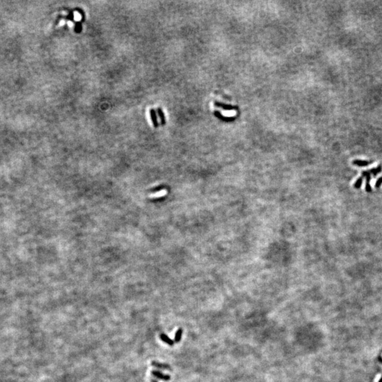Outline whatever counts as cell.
<instances>
[{
	"mask_svg": "<svg viewBox=\"0 0 382 382\" xmlns=\"http://www.w3.org/2000/svg\"><path fill=\"white\" fill-rule=\"evenodd\" d=\"M167 192H168L167 190H165V189H163V190L158 191V192H155V193L151 194V195H150V197H152V198H159V197H163V196L166 195V194H167Z\"/></svg>",
	"mask_w": 382,
	"mask_h": 382,
	"instance_id": "obj_7",
	"label": "cell"
},
{
	"mask_svg": "<svg viewBox=\"0 0 382 382\" xmlns=\"http://www.w3.org/2000/svg\"><path fill=\"white\" fill-rule=\"evenodd\" d=\"M362 178H366V177L369 176V175H371V173L370 172H369V171H364L362 172Z\"/></svg>",
	"mask_w": 382,
	"mask_h": 382,
	"instance_id": "obj_15",
	"label": "cell"
},
{
	"mask_svg": "<svg viewBox=\"0 0 382 382\" xmlns=\"http://www.w3.org/2000/svg\"><path fill=\"white\" fill-rule=\"evenodd\" d=\"M365 190L366 192H371V191H372V188H371V186L370 184H369V183H366Z\"/></svg>",
	"mask_w": 382,
	"mask_h": 382,
	"instance_id": "obj_14",
	"label": "cell"
},
{
	"mask_svg": "<svg viewBox=\"0 0 382 382\" xmlns=\"http://www.w3.org/2000/svg\"><path fill=\"white\" fill-rule=\"evenodd\" d=\"M156 111H157L158 115H159V118H160V120H161V125H166V118H165L164 113H163L162 109H161V108H158L157 110H156Z\"/></svg>",
	"mask_w": 382,
	"mask_h": 382,
	"instance_id": "obj_8",
	"label": "cell"
},
{
	"mask_svg": "<svg viewBox=\"0 0 382 382\" xmlns=\"http://www.w3.org/2000/svg\"><path fill=\"white\" fill-rule=\"evenodd\" d=\"M151 365L154 367L158 368V369H164V370H169L171 371V368L168 364H163V363H160L158 362H156V361H153L151 362Z\"/></svg>",
	"mask_w": 382,
	"mask_h": 382,
	"instance_id": "obj_3",
	"label": "cell"
},
{
	"mask_svg": "<svg viewBox=\"0 0 382 382\" xmlns=\"http://www.w3.org/2000/svg\"><path fill=\"white\" fill-rule=\"evenodd\" d=\"M214 115H215V116H216L217 117V118H219L220 119H222V120H225V121H231V120H229V118H225V117H224L223 116H222V115L220 114L219 112L215 111V112H214Z\"/></svg>",
	"mask_w": 382,
	"mask_h": 382,
	"instance_id": "obj_12",
	"label": "cell"
},
{
	"mask_svg": "<svg viewBox=\"0 0 382 382\" xmlns=\"http://www.w3.org/2000/svg\"><path fill=\"white\" fill-rule=\"evenodd\" d=\"M372 161H366V160H359L355 159L352 161V164L354 166H358V167H364V166H368Z\"/></svg>",
	"mask_w": 382,
	"mask_h": 382,
	"instance_id": "obj_4",
	"label": "cell"
},
{
	"mask_svg": "<svg viewBox=\"0 0 382 382\" xmlns=\"http://www.w3.org/2000/svg\"><path fill=\"white\" fill-rule=\"evenodd\" d=\"M73 17H74V16H73V13H72H72H70V14H69V16H67V19L70 20V21H73V19H74Z\"/></svg>",
	"mask_w": 382,
	"mask_h": 382,
	"instance_id": "obj_16",
	"label": "cell"
},
{
	"mask_svg": "<svg viewBox=\"0 0 382 382\" xmlns=\"http://www.w3.org/2000/svg\"><path fill=\"white\" fill-rule=\"evenodd\" d=\"M363 183V178L362 177H360V178H357V180L355 181V183L354 184V187L355 189H359L362 186Z\"/></svg>",
	"mask_w": 382,
	"mask_h": 382,
	"instance_id": "obj_11",
	"label": "cell"
},
{
	"mask_svg": "<svg viewBox=\"0 0 382 382\" xmlns=\"http://www.w3.org/2000/svg\"><path fill=\"white\" fill-rule=\"evenodd\" d=\"M214 104V106H217V107L221 108L224 110H227V111H231V110H234V111H235L236 110V111H237V110H238V106L225 104H223V103L218 102V101H215Z\"/></svg>",
	"mask_w": 382,
	"mask_h": 382,
	"instance_id": "obj_2",
	"label": "cell"
},
{
	"mask_svg": "<svg viewBox=\"0 0 382 382\" xmlns=\"http://www.w3.org/2000/svg\"><path fill=\"white\" fill-rule=\"evenodd\" d=\"M149 114H150L151 120V122H152L154 127H158V126H159V123H158L157 116H156L155 110L151 108V109H150V111H149Z\"/></svg>",
	"mask_w": 382,
	"mask_h": 382,
	"instance_id": "obj_5",
	"label": "cell"
},
{
	"mask_svg": "<svg viewBox=\"0 0 382 382\" xmlns=\"http://www.w3.org/2000/svg\"><path fill=\"white\" fill-rule=\"evenodd\" d=\"M381 185H382V176L380 177V178H378L377 180H376V183H375V187H376V189H378L380 188V187H381Z\"/></svg>",
	"mask_w": 382,
	"mask_h": 382,
	"instance_id": "obj_13",
	"label": "cell"
},
{
	"mask_svg": "<svg viewBox=\"0 0 382 382\" xmlns=\"http://www.w3.org/2000/svg\"><path fill=\"white\" fill-rule=\"evenodd\" d=\"M182 334H183V329L182 328H178V330H177L176 333L175 334V338H174V342H179L181 340L182 338Z\"/></svg>",
	"mask_w": 382,
	"mask_h": 382,
	"instance_id": "obj_10",
	"label": "cell"
},
{
	"mask_svg": "<svg viewBox=\"0 0 382 382\" xmlns=\"http://www.w3.org/2000/svg\"><path fill=\"white\" fill-rule=\"evenodd\" d=\"M160 339L162 340L163 342H164L165 343H166L167 345H170V346H173L174 345V340H173L172 339H171L168 335H166L165 333H161L159 335Z\"/></svg>",
	"mask_w": 382,
	"mask_h": 382,
	"instance_id": "obj_6",
	"label": "cell"
},
{
	"mask_svg": "<svg viewBox=\"0 0 382 382\" xmlns=\"http://www.w3.org/2000/svg\"><path fill=\"white\" fill-rule=\"evenodd\" d=\"M371 179V175H369V176L366 177V183H370Z\"/></svg>",
	"mask_w": 382,
	"mask_h": 382,
	"instance_id": "obj_17",
	"label": "cell"
},
{
	"mask_svg": "<svg viewBox=\"0 0 382 382\" xmlns=\"http://www.w3.org/2000/svg\"><path fill=\"white\" fill-rule=\"evenodd\" d=\"M151 374H152L155 378H159L160 380H163V381H169V380L171 379V376H170L169 375L163 374L161 371H156V370L151 371Z\"/></svg>",
	"mask_w": 382,
	"mask_h": 382,
	"instance_id": "obj_1",
	"label": "cell"
},
{
	"mask_svg": "<svg viewBox=\"0 0 382 382\" xmlns=\"http://www.w3.org/2000/svg\"><path fill=\"white\" fill-rule=\"evenodd\" d=\"M151 382H158V381H156V379H154V378H151Z\"/></svg>",
	"mask_w": 382,
	"mask_h": 382,
	"instance_id": "obj_18",
	"label": "cell"
},
{
	"mask_svg": "<svg viewBox=\"0 0 382 382\" xmlns=\"http://www.w3.org/2000/svg\"><path fill=\"white\" fill-rule=\"evenodd\" d=\"M379 382H382V378H381V379H380V381H379Z\"/></svg>",
	"mask_w": 382,
	"mask_h": 382,
	"instance_id": "obj_19",
	"label": "cell"
},
{
	"mask_svg": "<svg viewBox=\"0 0 382 382\" xmlns=\"http://www.w3.org/2000/svg\"><path fill=\"white\" fill-rule=\"evenodd\" d=\"M369 172H370L371 174H372L374 176H376L378 173H380L382 171V165L380 164L378 165L376 168H373L369 170Z\"/></svg>",
	"mask_w": 382,
	"mask_h": 382,
	"instance_id": "obj_9",
	"label": "cell"
}]
</instances>
